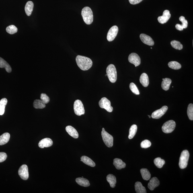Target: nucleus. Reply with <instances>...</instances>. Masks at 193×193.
Returning a JSON list of instances; mask_svg holds the SVG:
<instances>
[{
  "label": "nucleus",
  "instance_id": "obj_1",
  "mask_svg": "<svg viewBox=\"0 0 193 193\" xmlns=\"http://www.w3.org/2000/svg\"><path fill=\"white\" fill-rule=\"evenodd\" d=\"M76 62L79 69L83 71H87L92 67L93 62L90 58L86 56H77L76 57Z\"/></svg>",
  "mask_w": 193,
  "mask_h": 193
},
{
  "label": "nucleus",
  "instance_id": "obj_20",
  "mask_svg": "<svg viewBox=\"0 0 193 193\" xmlns=\"http://www.w3.org/2000/svg\"><path fill=\"white\" fill-rule=\"evenodd\" d=\"M114 165L117 169H121L124 168L126 166V163L124 162L121 159L116 158L114 160Z\"/></svg>",
  "mask_w": 193,
  "mask_h": 193
},
{
  "label": "nucleus",
  "instance_id": "obj_19",
  "mask_svg": "<svg viewBox=\"0 0 193 193\" xmlns=\"http://www.w3.org/2000/svg\"><path fill=\"white\" fill-rule=\"evenodd\" d=\"M34 7V4L32 2H27L25 7V12L27 16H30L32 14Z\"/></svg>",
  "mask_w": 193,
  "mask_h": 193
},
{
  "label": "nucleus",
  "instance_id": "obj_42",
  "mask_svg": "<svg viewBox=\"0 0 193 193\" xmlns=\"http://www.w3.org/2000/svg\"><path fill=\"white\" fill-rule=\"evenodd\" d=\"M143 0H129L130 4L132 5H135L141 2Z\"/></svg>",
  "mask_w": 193,
  "mask_h": 193
},
{
  "label": "nucleus",
  "instance_id": "obj_16",
  "mask_svg": "<svg viewBox=\"0 0 193 193\" xmlns=\"http://www.w3.org/2000/svg\"><path fill=\"white\" fill-rule=\"evenodd\" d=\"M160 182L158 179L154 177L150 180L148 185V188L150 190L153 191L159 185Z\"/></svg>",
  "mask_w": 193,
  "mask_h": 193
},
{
  "label": "nucleus",
  "instance_id": "obj_38",
  "mask_svg": "<svg viewBox=\"0 0 193 193\" xmlns=\"http://www.w3.org/2000/svg\"><path fill=\"white\" fill-rule=\"evenodd\" d=\"M40 99L42 101V102L44 103V104H47L50 101V99L49 97H48V95L45 93H42L40 95Z\"/></svg>",
  "mask_w": 193,
  "mask_h": 193
},
{
  "label": "nucleus",
  "instance_id": "obj_14",
  "mask_svg": "<svg viewBox=\"0 0 193 193\" xmlns=\"http://www.w3.org/2000/svg\"><path fill=\"white\" fill-rule=\"evenodd\" d=\"M140 38L142 42L147 45L153 46L154 44L153 39L147 35L141 34L140 35Z\"/></svg>",
  "mask_w": 193,
  "mask_h": 193
},
{
  "label": "nucleus",
  "instance_id": "obj_44",
  "mask_svg": "<svg viewBox=\"0 0 193 193\" xmlns=\"http://www.w3.org/2000/svg\"><path fill=\"white\" fill-rule=\"evenodd\" d=\"M148 116H149V118H151V116H149V115Z\"/></svg>",
  "mask_w": 193,
  "mask_h": 193
},
{
  "label": "nucleus",
  "instance_id": "obj_8",
  "mask_svg": "<svg viewBox=\"0 0 193 193\" xmlns=\"http://www.w3.org/2000/svg\"><path fill=\"white\" fill-rule=\"evenodd\" d=\"M99 105L101 108H104L107 112H111L113 110V108L111 106V103L110 100L106 97H103L99 101Z\"/></svg>",
  "mask_w": 193,
  "mask_h": 193
},
{
  "label": "nucleus",
  "instance_id": "obj_40",
  "mask_svg": "<svg viewBox=\"0 0 193 193\" xmlns=\"http://www.w3.org/2000/svg\"><path fill=\"white\" fill-rule=\"evenodd\" d=\"M180 20L182 23V26L184 29L186 28L188 26V21L185 19V18L184 16H181L179 18Z\"/></svg>",
  "mask_w": 193,
  "mask_h": 193
},
{
  "label": "nucleus",
  "instance_id": "obj_5",
  "mask_svg": "<svg viewBox=\"0 0 193 193\" xmlns=\"http://www.w3.org/2000/svg\"><path fill=\"white\" fill-rule=\"evenodd\" d=\"M101 135L103 141L107 147H112L114 144V138L113 136L107 132L103 128H102Z\"/></svg>",
  "mask_w": 193,
  "mask_h": 193
},
{
  "label": "nucleus",
  "instance_id": "obj_24",
  "mask_svg": "<svg viewBox=\"0 0 193 193\" xmlns=\"http://www.w3.org/2000/svg\"><path fill=\"white\" fill-rule=\"evenodd\" d=\"M162 80L163 81L161 84L162 88L164 90L166 91L168 90L172 83L171 80L169 78L163 79Z\"/></svg>",
  "mask_w": 193,
  "mask_h": 193
},
{
  "label": "nucleus",
  "instance_id": "obj_31",
  "mask_svg": "<svg viewBox=\"0 0 193 193\" xmlns=\"http://www.w3.org/2000/svg\"><path fill=\"white\" fill-rule=\"evenodd\" d=\"M34 106L36 109H43L46 107V104L40 99H36L34 101Z\"/></svg>",
  "mask_w": 193,
  "mask_h": 193
},
{
  "label": "nucleus",
  "instance_id": "obj_4",
  "mask_svg": "<svg viewBox=\"0 0 193 193\" xmlns=\"http://www.w3.org/2000/svg\"><path fill=\"white\" fill-rule=\"evenodd\" d=\"M189 156H190V154L188 150H185L182 152L179 163V167L180 169H184L187 167Z\"/></svg>",
  "mask_w": 193,
  "mask_h": 193
},
{
  "label": "nucleus",
  "instance_id": "obj_9",
  "mask_svg": "<svg viewBox=\"0 0 193 193\" xmlns=\"http://www.w3.org/2000/svg\"><path fill=\"white\" fill-rule=\"evenodd\" d=\"M118 32V28L116 26H113L109 30L107 35V40L109 42L114 40L117 36Z\"/></svg>",
  "mask_w": 193,
  "mask_h": 193
},
{
  "label": "nucleus",
  "instance_id": "obj_3",
  "mask_svg": "<svg viewBox=\"0 0 193 193\" xmlns=\"http://www.w3.org/2000/svg\"><path fill=\"white\" fill-rule=\"evenodd\" d=\"M106 73L109 80L111 82H115L117 79V72L116 68L114 64H110L107 67Z\"/></svg>",
  "mask_w": 193,
  "mask_h": 193
},
{
  "label": "nucleus",
  "instance_id": "obj_41",
  "mask_svg": "<svg viewBox=\"0 0 193 193\" xmlns=\"http://www.w3.org/2000/svg\"><path fill=\"white\" fill-rule=\"evenodd\" d=\"M7 157V154L5 153H0V163L2 162L6 159Z\"/></svg>",
  "mask_w": 193,
  "mask_h": 193
},
{
  "label": "nucleus",
  "instance_id": "obj_23",
  "mask_svg": "<svg viewBox=\"0 0 193 193\" xmlns=\"http://www.w3.org/2000/svg\"><path fill=\"white\" fill-rule=\"evenodd\" d=\"M10 134L8 133H5L0 136V146L6 144L9 141Z\"/></svg>",
  "mask_w": 193,
  "mask_h": 193
},
{
  "label": "nucleus",
  "instance_id": "obj_33",
  "mask_svg": "<svg viewBox=\"0 0 193 193\" xmlns=\"http://www.w3.org/2000/svg\"><path fill=\"white\" fill-rule=\"evenodd\" d=\"M168 66L171 69L175 70L180 69L181 68V64L176 61H171L169 62Z\"/></svg>",
  "mask_w": 193,
  "mask_h": 193
},
{
  "label": "nucleus",
  "instance_id": "obj_18",
  "mask_svg": "<svg viewBox=\"0 0 193 193\" xmlns=\"http://www.w3.org/2000/svg\"><path fill=\"white\" fill-rule=\"evenodd\" d=\"M140 83L144 87H147L149 84V77L147 74L143 73L140 76Z\"/></svg>",
  "mask_w": 193,
  "mask_h": 193
},
{
  "label": "nucleus",
  "instance_id": "obj_29",
  "mask_svg": "<svg viewBox=\"0 0 193 193\" xmlns=\"http://www.w3.org/2000/svg\"><path fill=\"white\" fill-rule=\"evenodd\" d=\"M7 102V99L6 98H3L0 100V115H2L4 114L5 107Z\"/></svg>",
  "mask_w": 193,
  "mask_h": 193
},
{
  "label": "nucleus",
  "instance_id": "obj_6",
  "mask_svg": "<svg viewBox=\"0 0 193 193\" xmlns=\"http://www.w3.org/2000/svg\"><path fill=\"white\" fill-rule=\"evenodd\" d=\"M73 107L74 112L77 115L80 116L85 114L84 107L81 100L77 99L75 101L74 103Z\"/></svg>",
  "mask_w": 193,
  "mask_h": 193
},
{
  "label": "nucleus",
  "instance_id": "obj_22",
  "mask_svg": "<svg viewBox=\"0 0 193 193\" xmlns=\"http://www.w3.org/2000/svg\"><path fill=\"white\" fill-rule=\"evenodd\" d=\"M76 181L78 184L81 186L87 187L90 186V183L89 181L87 179L83 178V177L77 178Z\"/></svg>",
  "mask_w": 193,
  "mask_h": 193
},
{
  "label": "nucleus",
  "instance_id": "obj_10",
  "mask_svg": "<svg viewBox=\"0 0 193 193\" xmlns=\"http://www.w3.org/2000/svg\"><path fill=\"white\" fill-rule=\"evenodd\" d=\"M18 174L23 180H28L29 177V172L28 166L26 165H23L19 168Z\"/></svg>",
  "mask_w": 193,
  "mask_h": 193
},
{
  "label": "nucleus",
  "instance_id": "obj_46",
  "mask_svg": "<svg viewBox=\"0 0 193 193\" xmlns=\"http://www.w3.org/2000/svg\"><path fill=\"white\" fill-rule=\"evenodd\" d=\"M106 76H107V74H106Z\"/></svg>",
  "mask_w": 193,
  "mask_h": 193
},
{
  "label": "nucleus",
  "instance_id": "obj_11",
  "mask_svg": "<svg viewBox=\"0 0 193 193\" xmlns=\"http://www.w3.org/2000/svg\"><path fill=\"white\" fill-rule=\"evenodd\" d=\"M168 109V107L167 106H163L161 108L155 111L152 114V118L156 119H158L161 118L166 112Z\"/></svg>",
  "mask_w": 193,
  "mask_h": 193
},
{
  "label": "nucleus",
  "instance_id": "obj_32",
  "mask_svg": "<svg viewBox=\"0 0 193 193\" xmlns=\"http://www.w3.org/2000/svg\"><path fill=\"white\" fill-rule=\"evenodd\" d=\"M154 163L156 166L158 168L161 169L162 168L165 163L164 160L162 159L161 158L157 157L154 160Z\"/></svg>",
  "mask_w": 193,
  "mask_h": 193
},
{
  "label": "nucleus",
  "instance_id": "obj_35",
  "mask_svg": "<svg viewBox=\"0 0 193 193\" xmlns=\"http://www.w3.org/2000/svg\"><path fill=\"white\" fill-rule=\"evenodd\" d=\"M6 30L9 34H13L17 32L18 29L14 25H11L7 27Z\"/></svg>",
  "mask_w": 193,
  "mask_h": 193
},
{
  "label": "nucleus",
  "instance_id": "obj_21",
  "mask_svg": "<svg viewBox=\"0 0 193 193\" xmlns=\"http://www.w3.org/2000/svg\"><path fill=\"white\" fill-rule=\"evenodd\" d=\"M0 68H5L7 72L11 73V66L5 60L1 57H0Z\"/></svg>",
  "mask_w": 193,
  "mask_h": 193
},
{
  "label": "nucleus",
  "instance_id": "obj_15",
  "mask_svg": "<svg viewBox=\"0 0 193 193\" xmlns=\"http://www.w3.org/2000/svg\"><path fill=\"white\" fill-rule=\"evenodd\" d=\"M53 144L52 140L50 138H45L41 140L38 143L39 147L42 149L51 146Z\"/></svg>",
  "mask_w": 193,
  "mask_h": 193
},
{
  "label": "nucleus",
  "instance_id": "obj_7",
  "mask_svg": "<svg viewBox=\"0 0 193 193\" xmlns=\"http://www.w3.org/2000/svg\"><path fill=\"white\" fill-rule=\"evenodd\" d=\"M176 126V123L174 121L169 120L163 124L162 129L164 133H170L174 130Z\"/></svg>",
  "mask_w": 193,
  "mask_h": 193
},
{
  "label": "nucleus",
  "instance_id": "obj_34",
  "mask_svg": "<svg viewBox=\"0 0 193 193\" xmlns=\"http://www.w3.org/2000/svg\"><path fill=\"white\" fill-rule=\"evenodd\" d=\"M171 44L173 48L177 50H180L183 48V45L181 43L176 40L172 41Z\"/></svg>",
  "mask_w": 193,
  "mask_h": 193
},
{
  "label": "nucleus",
  "instance_id": "obj_2",
  "mask_svg": "<svg viewBox=\"0 0 193 193\" xmlns=\"http://www.w3.org/2000/svg\"><path fill=\"white\" fill-rule=\"evenodd\" d=\"M81 14L84 22L88 25L91 24L93 20V13L91 9L88 7H85L82 9Z\"/></svg>",
  "mask_w": 193,
  "mask_h": 193
},
{
  "label": "nucleus",
  "instance_id": "obj_36",
  "mask_svg": "<svg viewBox=\"0 0 193 193\" xmlns=\"http://www.w3.org/2000/svg\"><path fill=\"white\" fill-rule=\"evenodd\" d=\"M187 114L189 119L190 120H193V105L192 103L188 105Z\"/></svg>",
  "mask_w": 193,
  "mask_h": 193
},
{
  "label": "nucleus",
  "instance_id": "obj_12",
  "mask_svg": "<svg viewBox=\"0 0 193 193\" xmlns=\"http://www.w3.org/2000/svg\"><path fill=\"white\" fill-rule=\"evenodd\" d=\"M128 60L130 63L133 64L135 67L139 66L141 64V59L139 56L136 53H132L129 56Z\"/></svg>",
  "mask_w": 193,
  "mask_h": 193
},
{
  "label": "nucleus",
  "instance_id": "obj_43",
  "mask_svg": "<svg viewBox=\"0 0 193 193\" xmlns=\"http://www.w3.org/2000/svg\"><path fill=\"white\" fill-rule=\"evenodd\" d=\"M175 27H176L177 30L179 31H182L184 30V28H183L182 25L180 24H176Z\"/></svg>",
  "mask_w": 193,
  "mask_h": 193
},
{
  "label": "nucleus",
  "instance_id": "obj_27",
  "mask_svg": "<svg viewBox=\"0 0 193 193\" xmlns=\"http://www.w3.org/2000/svg\"><path fill=\"white\" fill-rule=\"evenodd\" d=\"M135 188L136 192L137 193H146V189L141 182H137L135 183Z\"/></svg>",
  "mask_w": 193,
  "mask_h": 193
},
{
  "label": "nucleus",
  "instance_id": "obj_37",
  "mask_svg": "<svg viewBox=\"0 0 193 193\" xmlns=\"http://www.w3.org/2000/svg\"><path fill=\"white\" fill-rule=\"evenodd\" d=\"M130 88L132 92L136 95H139L140 94L139 91L136 85L133 83H131L130 84Z\"/></svg>",
  "mask_w": 193,
  "mask_h": 193
},
{
  "label": "nucleus",
  "instance_id": "obj_25",
  "mask_svg": "<svg viewBox=\"0 0 193 193\" xmlns=\"http://www.w3.org/2000/svg\"><path fill=\"white\" fill-rule=\"evenodd\" d=\"M107 180L110 184L111 188H115L117 182L115 176L113 175L109 174L107 176Z\"/></svg>",
  "mask_w": 193,
  "mask_h": 193
},
{
  "label": "nucleus",
  "instance_id": "obj_17",
  "mask_svg": "<svg viewBox=\"0 0 193 193\" xmlns=\"http://www.w3.org/2000/svg\"><path fill=\"white\" fill-rule=\"evenodd\" d=\"M66 131L71 137L77 138L79 137V134L77 130L75 128L71 126H68L66 128Z\"/></svg>",
  "mask_w": 193,
  "mask_h": 193
},
{
  "label": "nucleus",
  "instance_id": "obj_45",
  "mask_svg": "<svg viewBox=\"0 0 193 193\" xmlns=\"http://www.w3.org/2000/svg\"><path fill=\"white\" fill-rule=\"evenodd\" d=\"M151 48V49H153V48H152V47Z\"/></svg>",
  "mask_w": 193,
  "mask_h": 193
},
{
  "label": "nucleus",
  "instance_id": "obj_28",
  "mask_svg": "<svg viewBox=\"0 0 193 193\" xmlns=\"http://www.w3.org/2000/svg\"><path fill=\"white\" fill-rule=\"evenodd\" d=\"M142 178L143 180L148 181L151 177V175L150 172L146 169H142L140 170Z\"/></svg>",
  "mask_w": 193,
  "mask_h": 193
},
{
  "label": "nucleus",
  "instance_id": "obj_39",
  "mask_svg": "<svg viewBox=\"0 0 193 193\" xmlns=\"http://www.w3.org/2000/svg\"><path fill=\"white\" fill-rule=\"evenodd\" d=\"M151 143L149 140H146L141 142V146L143 149H147L151 146Z\"/></svg>",
  "mask_w": 193,
  "mask_h": 193
},
{
  "label": "nucleus",
  "instance_id": "obj_26",
  "mask_svg": "<svg viewBox=\"0 0 193 193\" xmlns=\"http://www.w3.org/2000/svg\"><path fill=\"white\" fill-rule=\"evenodd\" d=\"M81 161L85 163V164L89 166L92 167H94L95 166V163L92 160L89 158V157L86 156H83L81 157Z\"/></svg>",
  "mask_w": 193,
  "mask_h": 193
},
{
  "label": "nucleus",
  "instance_id": "obj_30",
  "mask_svg": "<svg viewBox=\"0 0 193 193\" xmlns=\"http://www.w3.org/2000/svg\"><path fill=\"white\" fill-rule=\"evenodd\" d=\"M137 127L136 125L133 124L130 127L128 136L129 139H132L134 137L137 132Z\"/></svg>",
  "mask_w": 193,
  "mask_h": 193
},
{
  "label": "nucleus",
  "instance_id": "obj_13",
  "mask_svg": "<svg viewBox=\"0 0 193 193\" xmlns=\"http://www.w3.org/2000/svg\"><path fill=\"white\" fill-rule=\"evenodd\" d=\"M171 17V15L169 11L167 10H166L163 11L162 16H159L158 18V21L161 24H165L169 20Z\"/></svg>",
  "mask_w": 193,
  "mask_h": 193
}]
</instances>
